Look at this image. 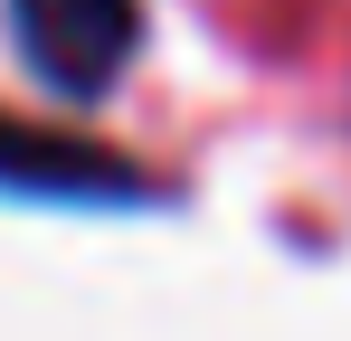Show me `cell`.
Instances as JSON below:
<instances>
[{
    "label": "cell",
    "mask_w": 351,
    "mask_h": 341,
    "mask_svg": "<svg viewBox=\"0 0 351 341\" xmlns=\"http://www.w3.org/2000/svg\"><path fill=\"white\" fill-rule=\"evenodd\" d=\"M10 29L58 95H105L143 38V0H10Z\"/></svg>",
    "instance_id": "1"
}]
</instances>
